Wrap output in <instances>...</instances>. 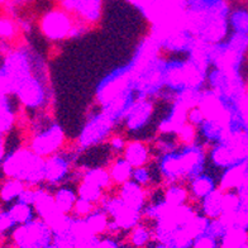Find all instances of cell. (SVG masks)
Listing matches in <instances>:
<instances>
[{
  "instance_id": "1",
  "label": "cell",
  "mask_w": 248,
  "mask_h": 248,
  "mask_svg": "<svg viewBox=\"0 0 248 248\" xmlns=\"http://www.w3.org/2000/svg\"><path fill=\"white\" fill-rule=\"evenodd\" d=\"M156 59L165 65L171 66H184L190 63L191 53L185 48H177V47L162 45L157 48Z\"/></svg>"
},
{
  "instance_id": "2",
  "label": "cell",
  "mask_w": 248,
  "mask_h": 248,
  "mask_svg": "<svg viewBox=\"0 0 248 248\" xmlns=\"http://www.w3.org/2000/svg\"><path fill=\"white\" fill-rule=\"evenodd\" d=\"M8 214L10 216V218L13 219L14 223L24 224L27 220H31V218H32V206H31V204H27V202L20 200L19 202H16V205L10 208Z\"/></svg>"
},
{
  "instance_id": "3",
  "label": "cell",
  "mask_w": 248,
  "mask_h": 248,
  "mask_svg": "<svg viewBox=\"0 0 248 248\" xmlns=\"http://www.w3.org/2000/svg\"><path fill=\"white\" fill-rule=\"evenodd\" d=\"M194 248H217L216 237L213 235L202 234L194 242Z\"/></svg>"
},
{
  "instance_id": "4",
  "label": "cell",
  "mask_w": 248,
  "mask_h": 248,
  "mask_svg": "<svg viewBox=\"0 0 248 248\" xmlns=\"http://www.w3.org/2000/svg\"><path fill=\"white\" fill-rule=\"evenodd\" d=\"M61 53H62L61 46H60V43H57L55 41V42L51 43V45L48 46V48H47V59H48L49 61H53V60L57 59Z\"/></svg>"
},
{
  "instance_id": "5",
  "label": "cell",
  "mask_w": 248,
  "mask_h": 248,
  "mask_svg": "<svg viewBox=\"0 0 248 248\" xmlns=\"http://www.w3.org/2000/svg\"><path fill=\"white\" fill-rule=\"evenodd\" d=\"M117 243L114 242H110V241H101L96 243L95 248H117Z\"/></svg>"
}]
</instances>
